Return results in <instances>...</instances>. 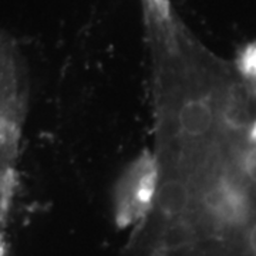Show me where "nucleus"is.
Returning a JSON list of instances; mask_svg holds the SVG:
<instances>
[{
	"label": "nucleus",
	"mask_w": 256,
	"mask_h": 256,
	"mask_svg": "<svg viewBox=\"0 0 256 256\" xmlns=\"http://www.w3.org/2000/svg\"><path fill=\"white\" fill-rule=\"evenodd\" d=\"M255 146H252L249 151H246L242 156V162H240V171L244 176L246 178V181L250 185L256 186V141Z\"/></svg>",
	"instance_id": "obj_1"
},
{
	"label": "nucleus",
	"mask_w": 256,
	"mask_h": 256,
	"mask_svg": "<svg viewBox=\"0 0 256 256\" xmlns=\"http://www.w3.org/2000/svg\"><path fill=\"white\" fill-rule=\"evenodd\" d=\"M245 245L248 250L256 256V220H252L250 224L248 222L245 229Z\"/></svg>",
	"instance_id": "obj_2"
}]
</instances>
